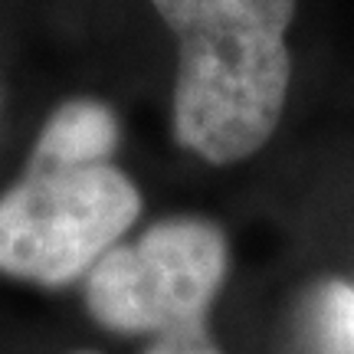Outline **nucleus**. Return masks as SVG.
<instances>
[{"label":"nucleus","instance_id":"obj_1","mask_svg":"<svg viewBox=\"0 0 354 354\" xmlns=\"http://www.w3.org/2000/svg\"><path fill=\"white\" fill-rule=\"evenodd\" d=\"M177 39L174 135L214 165L259 151L289 95L295 0H151Z\"/></svg>","mask_w":354,"mask_h":354},{"label":"nucleus","instance_id":"obj_4","mask_svg":"<svg viewBox=\"0 0 354 354\" xmlns=\"http://www.w3.org/2000/svg\"><path fill=\"white\" fill-rule=\"evenodd\" d=\"M118 125L102 102L76 99L66 102L53 115L33 151V167H82L105 165L115 151Z\"/></svg>","mask_w":354,"mask_h":354},{"label":"nucleus","instance_id":"obj_3","mask_svg":"<svg viewBox=\"0 0 354 354\" xmlns=\"http://www.w3.org/2000/svg\"><path fill=\"white\" fill-rule=\"evenodd\" d=\"M227 269V243L203 220H167L88 269V308L115 331L201 325Z\"/></svg>","mask_w":354,"mask_h":354},{"label":"nucleus","instance_id":"obj_6","mask_svg":"<svg viewBox=\"0 0 354 354\" xmlns=\"http://www.w3.org/2000/svg\"><path fill=\"white\" fill-rule=\"evenodd\" d=\"M148 354H220L210 344V338L203 335L201 325H190V328H177L161 335V342L154 344Z\"/></svg>","mask_w":354,"mask_h":354},{"label":"nucleus","instance_id":"obj_2","mask_svg":"<svg viewBox=\"0 0 354 354\" xmlns=\"http://www.w3.org/2000/svg\"><path fill=\"white\" fill-rule=\"evenodd\" d=\"M141 210L118 167H33L0 197V272L59 286L88 272Z\"/></svg>","mask_w":354,"mask_h":354},{"label":"nucleus","instance_id":"obj_5","mask_svg":"<svg viewBox=\"0 0 354 354\" xmlns=\"http://www.w3.org/2000/svg\"><path fill=\"white\" fill-rule=\"evenodd\" d=\"M308 354H354V286L325 282L308 302Z\"/></svg>","mask_w":354,"mask_h":354}]
</instances>
